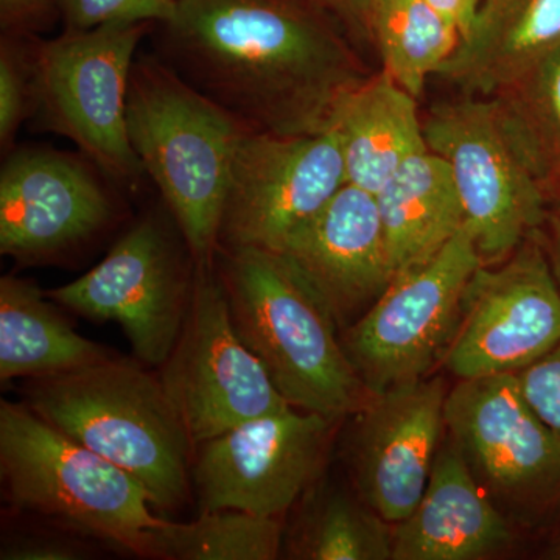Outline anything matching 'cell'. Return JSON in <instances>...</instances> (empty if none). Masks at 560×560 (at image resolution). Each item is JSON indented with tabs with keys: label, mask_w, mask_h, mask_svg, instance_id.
Returning a JSON list of instances; mask_svg holds the SVG:
<instances>
[{
	"label": "cell",
	"mask_w": 560,
	"mask_h": 560,
	"mask_svg": "<svg viewBox=\"0 0 560 560\" xmlns=\"http://www.w3.org/2000/svg\"><path fill=\"white\" fill-rule=\"evenodd\" d=\"M289 555L302 560H393V525L359 493L327 490L302 514Z\"/></svg>",
	"instance_id": "d4e9b609"
},
{
	"label": "cell",
	"mask_w": 560,
	"mask_h": 560,
	"mask_svg": "<svg viewBox=\"0 0 560 560\" xmlns=\"http://www.w3.org/2000/svg\"><path fill=\"white\" fill-rule=\"evenodd\" d=\"M378 0H319L353 44L371 43V21Z\"/></svg>",
	"instance_id": "1f68e13d"
},
{
	"label": "cell",
	"mask_w": 560,
	"mask_h": 560,
	"mask_svg": "<svg viewBox=\"0 0 560 560\" xmlns=\"http://www.w3.org/2000/svg\"><path fill=\"white\" fill-rule=\"evenodd\" d=\"M331 130L340 140L346 180L374 195L405 162L429 150L418 98L385 70L346 98Z\"/></svg>",
	"instance_id": "ffe728a7"
},
{
	"label": "cell",
	"mask_w": 560,
	"mask_h": 560,
	"mask_svg": "<svg viewBox=\"0 0 560 560\" xmlns=\"http://www.w3.org/2000/svg\"><path fill=\"white\" fill-rule=\"evenodd\" d=\"M371 44L390 79L419 98L429 77L438 75L458 49L460 33L425 0H378Z\"/></svg>",
	"instance_id": "603a6c76"
},
{
	"label": "cell",
	"mask_w": 560,
	"mask_h": 560,
	"mask_svg": "<svg viewBox=\"0 0 560 560\" xmlns=\"http://www.w3.org/2000/svg\"><path fill=\"white\" fill-rule=\"evenodd\" d=\"M515 375L530 407L560 436V345Z\"/></svg>",
	"instance_id": "f1b7e54d"
},
{
	"label": "cell",
	"mask_w": 560,
	"mask_h": 560,
	"mask_svg": "<svg viewBox=\"0 0 560 560\" xmlns=\"http://www.w3.org/2000/svg\"><path fill=\"white\" fill-rule=\"evenodd\" d=\"M149 24H106L35 40V106L43 130L72 140L120 180L145 175L127 128L132 65Z\"/></svg>",
	"instance_id": "8992f818"
},
{
	"label": "cell",
	"mask_w": 560,
	"mask_h": 560,
	"mask_svg": "<svg viewBox=\"0 0 560 560\" xmlns=\"http://www.w3.org/2000/svg\"><path fill=\"white\" fill-rule=\"evenodd\" d=\"M337 422L289 407L202 442L191 464L201 511L279 518L318 480Z\"/></svg>",
	"instance_id": "5bb4252c"
},
{
	"label": "cell",
	"mask_w": 560,
	"mask_h": 560,
	"mask_svg": "<svg viewBox=\"0 0 560 560\" xmlns=\"http://www.w3.org/2000/svg\"><path fill=\"white\" fill-rule=\"evenodd\" d=\"M33 280L0 279V381L83 370L116 355L77 334Z\"/></svg>",
	"instance_id": "7402d4cb"
},
{
	"label": "cell",
	"mask_w": 560,
	"mask_h": 560,
	"mask_svg": "<svg viewBox=\"0 0 560 560\" xmlns=\"http://www.w3.org/2000/svg\"><path fill=\"white\" fill-rule=\"evenodd\" d=\"M559 345L560 290L537 232L506 260L474 272L442 363L458 381L517 374Z\"/></svg>",
	"instance_id": "8fae6325"
},
{
	"label": "cell",
	"mask_w": 560,
	"mask_h": 560,
	"mask_svg": "<svg viewBox=\"0 0 560 560\" xmlns=\"http://www.w3.org/2000/svg\"><path fill=\"white\" fill-rule=\"evenodd\" d=\"M215 265L195 267L186 323L160 374L195 451L241 423L291 407L235 331Z\"/></svg>",
	"instance_id": "30bf717a"
},
{
	"label": "cell",
	"mask_w": 560,
	"mask_h": 560,
	"mask_svg": "<svg viewBox=\"0 0 560 560\" xmlns=\"http://www.w3.org/2000/svg\"><path fill=\"white\" fill-rule=\"evenodd\" d=\"M560 49V0H480L469 33L436 77L493 97Z\"/></svg>",
	"instance_id": "d6986e66"
},
{
	"label": "cell",
	"mask_w": 560,
	"mask_h": 560,
	"mask_svg": "<svg viewBox=\"0 0 560 560\" xmlns=\"http://www.w3.org/2000/svg\"><path fill=\"white\" fill-rule=\"evenodd\" d=\"M68 31H92L106 24H165L176 0H57Z\"/></svg>",
	"instance_id": "83f0119b"
},
{
	"label": "cell",
	"mask_w": 560,
	"mask_h": 560,
	"mask_svg": "<svg viewBox=\"0 0 560 560\" xmlns=\"http://www.w3.org/2000/svg\"><path fill=\"white\" fill-rule=\"evenodd\" d=\"M0 475L18 510L149 558L151 530L164 521L149 492L28 405L0 404Z\"/></svg>",
	"instance_id": "5b68a950"
},
{
	"label": "cell",
	"mask_w": 560,
	"mask_h": 560,
	"mask_svg": "<svg viewBox=\"0 0 560 560\" xmlns=\"http://www.w3.org/2000/svg\"><path fill=\"white\" fill-rule=\"evenodd\" d=\"M447 434L508 518L533 522L560 504V436L534 411L517 375L460 378L445 401Z\"/></svg>",
	"instance_id": "ba28073f"
},
{
	"label": "cell",
	"mask_w": 560,
	"mask_h": 560,
	"mask_svg": "<svg viewBox=\"0 0 560 560\" xmlns=\"http://www.w3.org/2000/svg\"><path fill=\"white\" fill-rule=\"evenodd\" d=\"M194 279L195 265L187 267L167 231L147 219L101 264L47 298L77 315L119 324L140 363L161 368L186 323Z\"/></svg>",
	"instance_id": "4fadbf2b"
},
{
	"label": "cell",
	"mask_w": 560,
	"mask_h": 560,
	"mask_svg": "<svg viewBox=\"0 0 560 560\" xmlns=\"http://www.w3.org/2000/svg\"><path fill=\"white\" fill-rule=\"evenodd\" d=\"M425 2L456 25L460 39L469 33L480 5V0H425Z\"/></svg>",
	"instance_id": "d6a6232c"
},
{
	"label": "cell",
	"mask_w": 560,
	"mask_h": 560,
	"mask_svg": "<svg viewBox=\"0 0 560 560\" xmlns=\"http://www.w3.org/2000/svg\"><path fill=\"white\" fill-rule=\"evenodd\" d=\"M60 14L57 0H0V24L7 35L32 38L47 31Z\"/></svg>",
	"instance_id": "f546056e"
},
{
	"label": "cell",
	"mask_w": 560,
	"mask_h": 560,
	"mask_svg": "<svg viewBox=\"0 0 560 560\" xmlns=\"http://www.w3.org/2000/svg\"><path fill=\"white\" fill-rule=\"evenodd\" d=\"M282 548L279 518L249 512L201 511L197 521L164 518L150 537L149 558L165 560H275Z\"/></svg>",
	"instance_id": "484cf974"
},
{
	"label": "cell",
	"mask_w": 560,
	"mask_h": 560,
	"mask_svg": "<svg viewBox=\"0 0 560 560\" xmlns=\"http://www.w3.org/2000/svg\"><path fill=\"white\" fill-rule=\"evenodd\" d=\"M482 264L463 230L425 264L396 276L341 338L370 394L427 377L455 337L467 283Z\"/></svg>",
	"instance_id": "9c48e42d"
},
{
	"label": "cell",
	"mask_w": 560,
	"mask_h": 560,
	"mask_svg": "<svg viewBox=\"0 0 560 560\" xmlns=\"http://www.w3.org/2000/svg\"><path fill=\"white\" fill-rule=\"evenodd\" d=\"M128 138L160 189L195 267H213L232 162L249 128L154 55L132 65Z\"/></svg>",
	"instance_id": "7a4b0ae2"
},
{
	"label": "cell",
	"mask_w": 560,
	"mask_h": 560,
	"mask_svg": "<svg viewBox=\"0 0 560 560\" xmlns=\"http://www.w3.org/2000/svg\"><path fill=\"white\" fill-rule=\"evenodd\" d=\"M142 364L113 355L83 370L31 378L24 404L128 471L153 508L175 511L189 497L195 447L160 375Z\"/></svg>",
	"instance_id": "3957f363"
},
{
	"label": "cell",
	"mask_w": 560,
	"mask_h": 560,
	"mask_svg": "<svg viewBox=\"0 0 560 560\" xmlns=\"http://www.w3.org/2000/svg\"><path fill=\"white\" fill-rule=\"evenodd\" d=\"M346 183L334 130L304 136L249 130L232 162L219 250L279 253Z\"/></svg>",
	"instance_id": "7c38bea8"
},
{
	"label": "cell",
	"mask_w": 560,
	"mask_h": 560,
	"mask_svg": "<svg viewBox=\"0 0 560 560\" xmlns=\"http://www.w3.org/2000/svg\"><path fill=\"white\" fill-rule=\"evenodd\" d=\"M113 215L98 179L60 151L10 154L0 172V253L40 261L90 241Z\"/></svg>",
	"instance_id": "2e32d148"
},
{
	"label": "cell",
	"mask_w": 560,
	"mask_h": 560,
	"mask_svg": "<svg viewBox=\"0 0 560 560\" xmlns=\"http://www.w3.org/2000/svg\"><path fill=\"white\" fill-rule=\"evenodd\" d=\"M493 101L512 142L551 201L560 191V49Z\"/></svg>",
	"instance_id": "cb8c5ba5"
},
{
	"label": "cell",
	"mask_w": 560,
	"mask_h": 560,
	"mask_svg": "<svg viewBox=\"0 0 560 560\" xmlns=\"http://www.w3.org/2000/svg\"><path fill=\"white\" fill-rule=\"evenodd\" d=\"M448 389L420 378L371 394L355 412L350 470L364 503L396 525L418 506L429 485L445 427Z\"/></svg>",
	"instance_id": "9a60e30c"
},
{
	"label": "cell",
	"mask_w": 560,
	"mask_h": 560,
	"mask_svg": "<svg viewBox=\"0 0 560 560\" xmlns=\"http://www.w3.org/2000/svg\"><path fill=\"white\" fill-rule=\"evenodd\" d=\"M276 254L338 329L361 318L394 278L375 195L348 183Z\"/></svg>",
	"instance_id": "e0dca14e"
},
{
	"label": "cell",
	"mask_w": 560,
	"mask_h": 560,
	"mask_svg": "<svg viewBox=\"0 0 560 560\" xmlns=\"http://www.w3.org/2000/svg\"><path fill=\"white\" fill-rule=\"evenodd\" d=\"M512 540L510 518L482 490L447 434L418 506L393 525V560L488 559Z\"/></svg>",
	"instance_id": "ac0fdd59"
},
{
	"label": "cell",
	"mask_w": 560,
	"mask_h": 560,
	"mask_svg": "<svg viewBox=\"0 0 560 560\" xmlns=\"http://www.w3.org/2000/svg\"><path fill=\"white\" fill-rule=\"evenodd\" d=\"M35 106L32 38L7 35L0 44V143L10 149Z\"/></svg>",
	"instance_id": "4316f807"
},
{
	"label": "cell",
	"mask_w": 560,
	"mask_h": 560,
	"mask_svg": "<svg viewBox=\"0 0 560 560\" xmlns=\"http://www.w3.org/2000/svg\"><path fill=\"white\" fill-rule=\"evenodd\" d=\"M545 249H547L552 276H555L560 290V228L555 224H551L550 237H545Z\"/></svg>",
	"instance_id": "836d02e7"
},
{
	"label": "cell",
	"mask_w": 560,
	"mask_h": 560,
	"mask_svg": "<svg viewBox=\"0 0 560 560\" xmlns=\"http://www.w3.org/2000/svg\"><path fill=\"white\" fill-rule=\"evenodd\" d=\"M427 147L451 165L482 265L501 264L550 215V201L512 142L493 97L464 95L430 109Z\"/></svg>",
	"instance_id": "52a82bcc"
},
{
	"label": "cell",
	"mask_w": 560,
	"mask_h": 560,
	"mask_svg": "<svg viewBox=\"0 0 560 560\" xmlns=\"http://www.w3.org/2000/svg\"><path fill=\"white\" fill-rule=\"evenodd\" d=\"M84 555L79 541L60 536H18L3 541L0 550L2 560H73Z\"/></svg>",
	"instance_id": "4dcf8cb0"
},
{
	"label": "cell",
	"mask_w": 560,
	"mask_h": 560,
	"mask_svg": "<svg viewBox=\"0 0 560 560\" xmlns=\"http://www.w3.org/2000/svg\"><path fill=\"white\" fill-rule=\"evenodd\" d=\"M548 220L555 226L560 228V191L550 201V215H548Z\"/></svg>",
	"instance_id": "e575fe53"
},
{
	"label": "cell",
	"mask_w": 560,
	"mask_h": 560,
	"mask_svg": "<svg viewBox=\"0 0 560 560\" xmlns=\"http://www.w3.org/2000/svg\"><path fill=\"white\" fill-rule=\"evenodd\" d=\"M156 55L253 131H330L370 79L319 0H176Z\"/></svg>",
	"instance_id": "6da1fadb"
},
{
	"label": "cell",
	"mask_w": 560,
	"mask_h": 560,
	"mask_svg": "<svg viewBox=\"0 0 560 560\" xmlns=\"http://www.w3.org/2000/svg\"><path fill=\"white\" fill-rule=\"evenodd\" d=\"M231 320L291 407L340 420L370 399L338 326L308 287L271 250L220 249Z\"/></svg>",
	"instance_id": "277c9868"
},
{
	"label": "cell",
	"mask_w": 560,
	"mask_h": 560,
	"mask_svg": "<svg viewBox=\"0 0 560 560\" xmlns=\"http://www.w3.org/2000/svg\"><path fill=\"white\" fill-rule=\"evenodd\" d=\"M375 200L394 278L425 264L466 224L451 165L430 150L405 162Z\"/></svg>",
	"instance_id": "44dd1931"
}]
</instances>
